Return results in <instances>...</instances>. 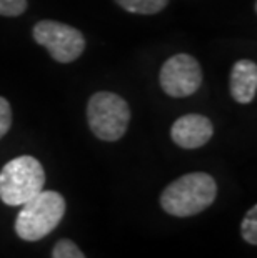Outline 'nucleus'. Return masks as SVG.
<instances>
[{"label": "nucleus", "mask_w": 257, "mask_h": 258, "mask_svg": "<svg viewBox=\"0 0 257 258\" xmlns=\"http://www.w3.org/2000/svg\"><path fill=\"white\" fill-rule=\"evenodd\" d=\"M124 10L139 15H154L167 7L169 0H116Z\"/></svg>", "instance_id": "9"}, {"label": "nucleus", "mask_w": 257, "mask_h": 258, "mask_svg": "<svg viewBox=\"0 0 257 258\" xmlns=\"http://www.w3.org/2000/svg\"><path fill=\"white\" fill-rule=\"evenodd\" d=\"M52 258H85L82 251L72 240H59L52 250Z\"/></svg>", "instance_id": "11"}, {"label": "nucleus", "mask_w": 257, "mask_h": 258, "mask_svg": "<svg viewBox=\"0 0 257 258\" xmlns=\"http://www.w3.org/2000/svg\"><path fill=\"white\" fill-rule=\"evenodd\" d=\"M15 232L25 241H37L57 228L65 215V200L59 191L42 190L20 205Z\"/></svg>", "instance_id": "2"}, {"label": "nucleus", "mask_w": 257, "mask_h": 258, "mask_svg": "<svg viewBox=\"0 0 257 258\" xmlns=\"http://www.w3.org/2000/svg\"><path fill=\"white\" fill-rule=\"evenodd\" d=\"M162 90L169 97L184 98L195 93L202 85V70L199 62L189 53L177 55L166 60L159 74Z\"/></svg>", "instance_id": "6"}, {"label": "nucleus", "mask_w": 257, "mask_h": 258, "mask_svg": "<svg viewBox=\"0 0 257 258\" xmlns=\"http://www.w3.org/2000/svg\"><path fill=\"white\" fill-rule=\"evenodd\" d=\"M214 135V125L207 117L199 113H189L177 118L171 128V137L174 144L180 148H194L204 147Z\"/></svg>", "instance_id": "7"}, {"label": "nucleus", "mask_w": 257, "mask_h": 258, "mask_svg": "<svg viewBox=\"0 0 257 258\" xmlns=\"http://www.w3.org/2000/svg\"><path fill=\"white\" fill-rule=\"evenodd\" d=\"M240 235L249 245H257V207L254 205L245 213L242 223H240Z\"/></svg>", "instance_id": "10"}, {"label": "nucleus", "mask_w": 257, "mask_h": 258, "mask_svg": "<svg viewBox=\"0 0 257 258\" xmlns=\"http://www.w3.org/2000/svg\"><path fill=\"white\" fill-rule=\"evenodd\" d=\"M217 185L209 173H185L164 188L161 207L172 217H192L204 212L216 200Z\"/></svg>", "instance_id": "1"}, {"label": "nucleus", "mask_w": 257, "mask_h": 258, "mask_svg": "<svg viewBox=\"0 0 257 258\" xmlns=\"http://www.w3.org/2000/svg\"><path fill=\"white\" fill-rule=\"evenodd\" d=\"M87 122L97 139L117 142L125 135L130 122L129 103L114 92H97L87 105Z\"/></svg>", "instance_id": "4"}, {"label": "nucleus", "mask_w": 257, "mask_h": 258, "mask_svg": "<svg viewBox=\"0 0 257 258\" xmlns=\"http://www.w3.org/2000/svg\"><path fill=\"white\" fill-rule=\"evenodd\" d=\"M45 185V172L42 163L30 155L12 158L0 170V200L5 205L20 207Z\"/></svg>", "instance_id": "3"}, {"label": "nucleus", "mask_w": 257, "mask_h": 258, "mask_svg": "<svg viewBox=\"0 0 257 258\" xmlns=\"http://www.w3.org/2000/svg\"><path fill=\"white\" fill-rule=\"evenodd\" d=\"M27 10V0H0V15L19 17Z\"/></svg>", "instance_id": "12"}, {"label": "nucleus", "mask_w": 257, "mask_h": 258, "mask_svg": "<svg viewBox=\"0 0 257 258\" xmlns=\"http://www.w3.org/2000/svg\"><path fill=\"white\" fill-rule=\"evenodd\" d=\"M10 127H12V108L7 98L0 97V139L7 135Z\"/></svg>", "instance_id": "13"}, {"label": "nucleus", "mask_w": 257, "mask_h": 258, "mask_svg": "<svg viewBox=\"0 0 257 258\" xmlns=\"http://www.w3.org/2000/svg\"><path fill=\"white\" fill-rule=\"evenodd\" d=\"M231 95L237 103H250L257 93V65L252 60H239L231 72Z\"/></svg>", "instance_id": "8"}, {"label": "nucleus", "mask_w": 257, "mask_h": 258, "mask_svg": "<svg viewBox=\"0 0 257 258\" xmlns=\"http://www.w3.org/2000/svg\"><path fill=\"white\" fill-rule=\"evenodd\" d=\"M32 35H34V40L39 45L45 47L50 57L60 63H70L77 60L85 48V38L82 32L62 22H37Z\"/></svg>", "instance_id": "5"}]
</instances>
